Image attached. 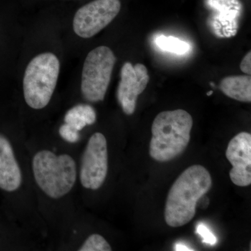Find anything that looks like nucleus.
I'll use <instances>...</instances> for the list:
<instances>
[{
  "instance_id": "obj_1",
  "label": "nucleus",
  "mask_w": 251,
  "mask_h": 251,
  "mask_svg": "<svg viewBox=\"0 0 251 251\" xmlns=\"http://www.w3.org/2000/svg\"><path fill=\"white\" fill-rule=\"evenodd\" d=\"M29 171L39 217L54 247L81 211L78 161L81 145H69L55 133L27 135Z\"/></svg>"
},
{
  "instance_id": "obj_2",
  "label": "nucleus",
  "mask_w": 251,
  "mask_h": 251,
  "mask_svg": "<svg viewBox=\"0 0 251 251\" xmlns=\"http://www.w3.org/2000/svg\"><path fill=\"white\" fill-rule=\"evenodd\" d=\"M212 185L210 173L201 165L185 170L175 181L165 206L167 225L173 227L184 226L194 218L198 201L209 192Z\"/></svg>"
},
{
  "instance_id": "obj_3",
  "label": "nucleus",
  "mask_w": 251,
  "mask_h": 251,
  "mask_svg": "<svg viewBox=\"0 0 251 251\" xmlns=\"http://www.w3.org/2000/svg\"><path fill=\"white\" fill-rule=\"evenodd\" d=\"M193 124L191 115L181 109L158 114L151 126V158L164 163L179 156L189 143Z\"/></svg>"
},
{
  "instance_id": "obj_4",
  "label": "nucleus",
  "mask_w": 251,
  "mask_h": 251,
  "mask_svg": "<svg viewBox=\"0 0 251 251\" xmlns=\"http://www.w3.org/2000/svg\"><path fill=\"white\" fill-rule=\"evenodd\" d=\"M60 62L52 52L35 56L25 71L23 94L25 103L34 111L45 110L51 103L58 81Z\"/></svg>"
},
{
  "instance_id": "obj_5",
  "label": "nucleus",
  "mask_w": 251,
  "mask_h": 251,
  "mask_svg": "<svg viewBox=\"0 0 251 251\" xmlns=\"http://www.w3.org/2000/svg\"><path fill=\"white\" fill-rule=\"evenodd\" d=\"M109 173V148L106 136L96 131L83 140L78 161V200L85 201L90 195L103 187Z\"/></svg>"
},
{
  "instance_id": "obj_6",
  "label": "nucleus",
  "mask_w": 251,
  "mask_h": 251,
  "mask_svg": "<svg viewBox=\"0 0 251 251\" xmlns=\"http://www.w3.org/2000/svg\"><path fill=\"white\" fill-rule=\"evenodd\" d=\"M116 57L110 48L101 46L91 50L82 67L80 92L88 103L103 101L111 80Z\"/></svg>"
},
{
  "instance_id": "obj_7",
  "label": "nucleus",
  "mask_w": 251,
  "mask_h": 251,
  "mask_svg": "<svg viewBox=\"0 0 251 251\" xmlns=\"http://www.w3.org/2000/svg\"><path fill=\"white\" fill-rule=\"evenodd\" d=\"M120 0H94L77 10L73 20L74 31L82 39L97 35L117 17Z\"/></svg>"
},
{
  "instance_id": "obj_8",
  "label": "nucleus",
  "mask_w": 251,
  "mask_h": 251,
  "mask_svg": "<svg viewBox=\"0 0 251 251\" xmlns=\"http://www.w3.org/2000/svg\"><path fill=\"white\" fill-rule=\"evenodd\" d=\"M121 80L117 91V99L122 111L126 115L134 113L137 100L143 93L150 81L148 71L143 64L133 66L126 62L121 69Z\"/></svg>"
},
{
  "instance_id": "obj_9",
  "label": "nucleus",
  "mask_w": 251,
  "mask_h": 251,
  "mask_svg": "<svg viewBox=\"0 0 251 251\" xmlns=\"http://www.w3.org/2000/svg\"><path fill=\"white\" fill-rule=\"evenodd\" d=\"M232 168L229 177L233 184L240 187L251 184V135L242 132L229 141L226 152Z\"/></svg>"
},
{
  "instance_id": "obj_10",
  "label": "nucleus",
  "mask_w": 251,
  "mask_h": 251,
  "mask_svg": "<svg viewBox=\"0 0 251 251\" xmlns=\"http://www.w3.org/2000/svg\"><path fill=\"white\" fill-rule=\"evenodd\" d=\"M97 120V114L94 107L90 103H80L66 112L63 123L70 126L82 134L85 128L94 125Z\"/></svg>"
},
{
  "instance_id": "obj_11",
  "label": "nucleus",
  "mask_w": 251,
  "mask_h": 251,
  "mask_svg": "<svg viewBox=\"0 0 251 251\" xmlns=\"http://www.w3.org/2000/svg\"><path fill=\"white\" fill-rule=\"evenodd\" d=\"M223 93L238 101L251 102V75H232L225 77L220 84Z\"/></svg>"
},
{
  "instance_id": "obj_12",
  "label": "nucleus",
  "mask_w": 251,
  "mask_h": 251,
  "mask_svg": "<svg viewBox=\"0 0 251 251\" xmlns=\"http://www.w3.org/2000/svg\"><path fill=\"white\" fill-rule=\"evenodd\" d=\"M157 46L161 50L177 54L186 53L189 49L188 43L174 36H158L156 40Z\"/></svg>"
},
{
  "instance_id": "obj_13",
  "label": "nucleus",
  "mask_w": 251,
  "mask_h": 251,
  "mask_svg": "<svg viewBox=\"0 0 251 251\" xmlns=\"http://www.w3.org/2000/svg\"><path fill=\"white\" fill-rule=\"evenodd\" d=\"M55 134L59 139L69 145H80L84 140L83 134L65 123H62L59 126Z\"/></svg>"
},
{
  "instance_id": "obj_14",
  "label": "nucleus",
  "mask_w": 251,
  "mask_h": 251,
  "mask_svg": "<svg viewBox=\"0 0 251 251\" xmlns=\"http://www.w3.org/2000/svg\"><path fill=\"white\" fill-rule=\"evenodd\" d=\"M196 232L202 238L203 243L211 246L215 245L216 238L205 225L203 224L198 225Z\"/></svg>"
},
{
  "instance_id": "obj_15",
  "label": "nucleus",
  "mask_w": 251,
  "mask_h": 251,
  "mask_svg": "<svg viewBox=\"0 0 251 251\" xmlns=\"http://www.w3.org/2000/svg\"><path fill=\"white\" fill-rule=\"evenodd\" d=\"M241 71L244 74L251 75V52H248L242 59L240 64Z\"/></svg>"
},
{
  "instance_id": "obj_16",
  "label": "nucleus",
  "mask_w": 251,
  "mask_h": 251,
  "mask_svg": "<svg viewBox=\"0 0 251 251\" xmlns=\"http://www.w3.org/2000/svg\"><path fill=\"white\" fill-rule=\"evenodd\" d=\"M175 251H194V249H191L188 246L185 245L183 243H177L175 245Z\"/></svg>"
},
{
  "instance_id": "obj_17",
  "label": "nucleus",
  "mask_w": 251,
  "mask_h": 251,
  "mask_svg": "<svg viewBox=\"0 0 251 251\" xmlns=\"http://www.w3.org/2000/svg\"><path fill=\"white\" fill-rule=\"evenodd\" d=\"M213 94V91H210V92H207V94H206V95L207 96H211V94Z\"/></svg>"
}]
</instances>
